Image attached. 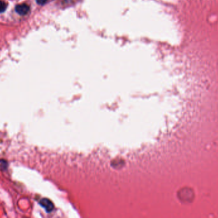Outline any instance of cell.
I'll use <instances>...</instances> for the list:
<instances>
[{"mask_svg": "<svg viewBox=\"0 0 218 218\" xmlns=\"http://www.w3.org/2000/svg\"><path fill=\"white\" fill-rule=\"evenodd\" d=\"M15 12L21 15H25L29 12V7L26 4L18 5L15 7Z\"/></svg>", "mask_w": 218, "mask_h": 218, "instance_id": "cell-1", "label": "cell"}, {"mask_svg": "<svg viewBox=\"0 0 218 218\" xmlns=\"http://www.w3.org/2000/svg\"><path fill=\"white\" fill-rule=\"evenodd\" d=\"M40 205L44 207L46 210L47 212H50L52 210L53 207H54V205H53L52 203L47 198H43L40 200Z\"/></svg>", "mask_w": 218, "mask_h": 218, "instance_id": "cell-2", "label": "cell"}, {"mask_svg": "<svg viewBox=\"0 0 218 218\" xmlns=\"http://www.w3.org/2000/svg\"><path fill=\"white\" fill-rule=\"evenodd\" d=\"M7 7V5L5 2L0 0V13H3L6 10Z\"/></svg>", "mask_w": 218, "mask_h": 218, "instance_id": "cell-3", "label": "cell"}, {"mask_svg": "<svg viewBox=\"0 0 218 218\" xmlns=\"http://www.w3.org/2000/svg\"><path fill=\"white\" fill-rule=\"evenodd\" d=\"M47 1H48V0H36L37 3L40 5H45L47 2Z\"/></svg>", "mask_w": 218, "mask_h": 218, "instance_id": "cell-4", "label": "cell"}]
</instances>
